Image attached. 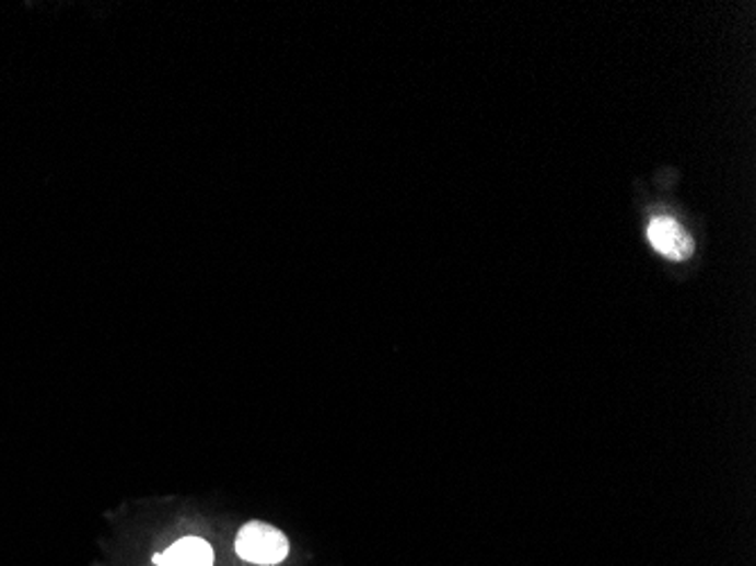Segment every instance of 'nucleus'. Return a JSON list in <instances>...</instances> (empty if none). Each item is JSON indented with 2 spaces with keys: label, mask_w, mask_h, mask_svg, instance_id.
Listing matches in <instances>:
<instances>
[{
  "label": "nucleus",
  "mask_w": 756,
  "mask_h": 566,
  "mask_svg": "<svg viewBox=\"0 0 756 566\" xmlns=\"http://www.w3.org/2000/svg\"><path fill=\"white\" fill-rule=\"evenodd\" d=\"M234 548L243 559L254 564H279L290 551L283 532L263 521L245 523L239 532Z\"/></svg>",
  "instance_id": "1"
},
{
  "label": "nucleus",
  "mask_w": 756,
  "mask_h": 566,
  "mask_svg": "<svg viewBox=\"0 0 756 566\" xmlns=\"http://www.w3.org/2000/svg\"><path fill=\"white\" fill-rule=\"evenodd\" d=\"M648 241L654 252H660L662 256L671 261H686L694 256V239L686 234L682 224L668 216L652 218L648 224Z\"/></svg>",
  "instance_id": "2"
},
{
  "label": "nucleus",
  "mask_w": 756,
  "mask_h": 566,
  "mask_svg": "<svg viewBox=\"0 0 756 566\" xmlns=\"http://www.w3.org/2000/svg\"><path fill=\"white\" fill-rule=\"evenodd\" d=\"M213 564V551L211 546L200 538H186L173 544L159 566H211Z\"/></svg>",
  "instance_id": "3"
},
{
  "label": "nucleus",
  "mask_w": 756,
  "mask_h": 566,
  "mask_svg": "<svg viewBox=\"0 0 756 566\" xmlns=\"http://www.w3.org/2000/svg\"><path fill=\"white\" fill-rule=\"evenodd\" d=\"M161 559H163V555H161V553H156V555H154V557H152V562H154V564H156V566H159V564H161Z\"/></svg>",
  "instance_id": "4"
}]
</instances>
